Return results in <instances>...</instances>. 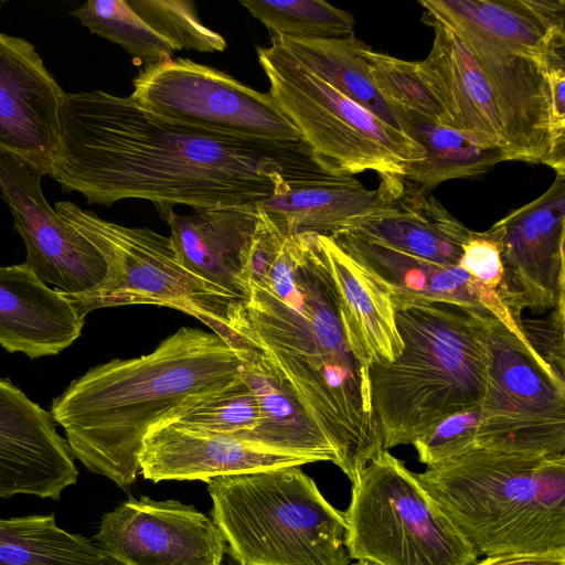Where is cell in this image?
<instances>
[{"label":"cell","instance_id":"cell-40","mask_svg":"<svg viewBox=\"0 0 565 565\" xmlns=\"http://www.w3.org/2000/svg\"><path fill=\"white\" fill-rule=\"evenodd\" d=\"M350 565H382L373 559H369V558H359L356 559L355 563L353 564H350Z\"/></svg>","mask_w":565,"mask_h":565},{"label":"cell","instance_id":"cell-25","mask_svg":"<svg viewBox=\"0 0 565 565\" xmlns=\"http://www.w3.org/2000/svg\"><path fill=\"white\" fill-rule=\"evenodd\" d=\"M390 201L386 180L381 179L377 189L369 190L349 175L338 181L301 183L254 206L286 236H333L383 212Z\"/></svg>","mask_w":565,"mask_h":565},{"label":"cell","instance_id":"cell-35","mask_svg":"<svg viewBox=\"0 0 565 565\" xmlns=\"http://www.w3.org/2000/svg\"><path fill=\"white\" fill-rule=\"evenodd\" d=\"M480 417L477 405L437 422L413 443L418 460L435 466L477 449Z\"/></svg>","mask_w":565,"mask_h":565},{"label":"cell","instance_id":"cell-29","mask_svg":"<svg viewBox=\"0 0 565 565\" xmlns=\"http://www.w3.org/2000/svg\"><path fill=\"white\" fill-rule=\"evenodd\" d=\"M0 565H120L93 540L67 532L54 514L0 518Z\"/></svg>","mask_w":565,"mask_h":565},{"label":"cell","instance_id":"cell-12","mask_svg":"<svg viewBox=\"0 0 565 565\" xmlns=\"http://www.w3.org/2000/svg\"><path fill=\"white\" fill-rule=\"evenodd\" d=\"M487 233L500 252L502 298L518 319L525 309L544 313L565 305V174Z\"/></svg>","mask_w":565,"mask_h":565},{"label":"cell","instance_id":"cell-5","mask_svg":"<svg viewBox=\"0 0 565 565\" xmlns=\"http://www.w3.org/2000/svg\"><path fill=\"white\" fill-rule=\"evenodd\" d=\"M415 477L479 555L565 550V454L477 448Z\"/></svg>","mask_w":565,"mask_h":565},{"label":"cell","instance_id":"cell-11","mask_svg":"<svg viewBox=\"0 0 565 565\" xmlns=\"http://www.w3.org/2000/svg\"><path fill=\"white\" fill-rule=\"evenodd\" d=\"M489 348L477 448L539 456L565 454V388L502 324L490 328Z\"/></svg>","mask_w":565,"mask_h":565},{"label":"cell","instance_id":"cell-6","mask_svg":"<svg viewBox=\"0 0 565 565\" xmlns=\"http://www.w3.org/2000/svg\"><path fill=\"white\" fill-rule=\"evenodd\" d=\"M207 491L237 565H350L344 512L300 466L214 478Z\"/></svg>","mask_w":565,"mask_h":565},{"label":"cell","instance_id":"cell-4","mask_svg":"<svg viewBox=\"0 0 565 565\" xmlns=\"http://www.w3.org/2000/svg\"><path fill=\"white\" fill-rule=\"evenodd\" d=\"M401 355L369 369L384 450L413 443L443 418L480 405L490 366V324L449 302L395 307Z\"/></svg>","mask_w":565,"mask_h":565},{"label":"cell","instance_id":"cell-1","mask_svg":"<svg viewBox=\"0 0 565 565\" xmlns=\"http://www.w3.org/2000/svg\"><path fill=\"white\" fill-rule=\"evenodd\" d=\"M302 142L220 136L164 119L131 96L65 93L54 180L90 204L138 199L164 216L248 206L301 183L338 181Z\"/></svg>","mask_w":565,"mask_h":565},{"label":"cell","instance_id":"cell-14","mask_svg":"<svg viewBox=\"0 0 565 565\" xmlns=\"http://www.w3.org/2000/svg\"><path fill=\"white\" fill-rule=\"evenodd\" d=\"M93 541L120 565H221L225 540L193 505L149 497L103 515Z\"/></svg>","mask_w":565,"mask_h":565},{"label":"cell","instance_id":"cell-38","mask_svg":"<svg viewBox=\"0 0 565 565\" xmlns=\"http://www.w3.org/2000/svg\"><path fill=\"white\" fill-rule=\"evenodd\" d=\"M458 266L482 285L501 295L503 269L500 252L487 231L472 232L462 246Z\"/></svg>","mask_w":565,"mask_h":565},{"label":"cell","instance_id":"cell-19","mask_svg":"<svg viewBox=\"0 0 565 565\" xmlns=\"http://www.w3.org/2000/svg\"><path fill=\"white\" fill-rule=\"evenodd\" d=\"M419 4L426 22L477 35L540 64L565 46L564 0H423Z\"/></svg>","mask_w":565,"mask_h":565},{"label":"cell","instance_id":"cell-3","mask_svg":"<svg viewBox=\"0 0 565 565\" xmlns=\"http://www.w3.org/2000/svg\"><path fill=\"white\" fill-rule=\"evenodd\" d=\"M241 351L214 332L181 327L148 354L114 359L74 380L51 405L74 459L127 489L149 429L190 398L242 374Z\"/></svg>","mask_w":565,"mask_h":565},{"label":"cell","instance_id":"cell-31","mask_svg":"<svg viewBox=\"0 0 565 565\" xmlns=\"http://www.w3.org/2000/svg\"><path fill=\"white\" fill-rule=\"evenodd\" d=\"M92 33L120 45L146 66L171 60L172 46L126 0H89L71 11Z\"/></svg>","mask_w":565,"mask_h":565},{"label":"cell","instance_id":"cell-23","mask_svg":"<svg viewBox=\"0 0 565 565\" xmlns=\"http://www.w3.org/2000/svg\"><path fill=\"white\" fill-rule=\"evenodd\" d=\"M85 318L24 263L0 266V345L30 359L56 355L82 334Z\"/></svg>","mask_w":565,"mask_h":565},{"label":"cell","instance_id":"cell-20","mask_svg":"<svg viewBox=\"0 0 565 565\" xmlns=\"http://www.w3.org/2000/svg\"><path fill=\"white\" fill-rule=\"evenodd\" d=\"M185 268L236 297H247L246 264L258 222L254 205L170 211L162 216Z\"/></svg>","mask_w":565,"mask_h":565},{"label":"cell","instance_id":"cell-18","mask_svg":"<svg viewBox=\"0 0 565 565\" xmlns=\"http://www.w3.org/2000/svg\"><path fill=\"white\" fill-rule=\"evenodd\" d=\"M312 463L308 458L262 449L241 438L159 423L146 434L140 475L153 482L201 480Z\"/></svg>","mask_w":565,"mask_h":565},{"label":"cell","instance_id":"cell-26","mask_svg":"<svg viewBox=\"0 0 565 565\" xmlns=\"http://www.w3.org/2000/svg\"><path fill=\"white\" fill-rule=\"evenodd\" d=\"M427 23L435 31L433 46L417 64L449 126L504 148L499 111L476 60L456 32L436 21Z\"/></svg>","mask_w":565,"mask_h":565},{"label":"cell","instance_id":"cell-33","mask_svg":"<svg viewBox=\"0 0 565 565\" xmlns=\"http://www.w3.org/2000/svg\"><path fill=\"white\" fill-rule=\"evenodd\" d=\"M363 55L376 89L388 103L399 110L449 126L446 111L423 78L417 62L374 52L369 46Z\"/></svg>","mask_w":565,"mask_h":565},{"label":"cell","instance_id":"cell-21","mask_svg":"<svg viewBox=\"0 0 565 565\" xmlns=\"http://www.w3.org/2000/svg\"><path fill=\"white\" fill-rule=\"evenodd\" d=\"M385 179L391 186L388 206L343 233L427 262L458 265L462 246L473 231L451 215L431 192L408 183L404 177Z\"/></svg>","mask_w":565,"mask_h":565},{"label":"cell","instance_id":"cell-36","mask_svg":"<svg viewBox=\"0 0 565 565\" xmlns=\"http://www.w3.org/2000/svg\"><path fill=\"white\" fill-rule=\"evenodd\" d=\"M550 95L551 151L546 166L565 174V46L550 53L541 63Z\"/></svg>","mask_w":565,"mask_h":565},{"label":"cell","instance_id":"cell-27","mask_svg":"<svg viewBox=\"0 0 565 565\" xmlns=\"http://www.w3.org/2000/svg\"><path fill=\"white\" fill-rule=\"evenodd\" d=\"M406 135L424 151L406 166L404 180L431 192L441 182L472 178L510 161L505 149L490 140L403 110Z\"/></svg>","mask_w":565,"mask_h":565},{"label":"cell","instance_id":"cell-10","mask_svg":"<svg viewBox=\"0 0 565 565\" xmlns=\"http://www.w3.org/2000/svg\"><path fill=\"white\" fill-rule=\"evenodd\" d=\"M131 97L168 120L220 136L271 142L301 141L297 128L268 93L189 58L146 66Z\"/></svg>","mask_w":565,"mask_h":565},{"label":"cell","instance_id":"cell-30","mask_svg":"<svg viewBox=\"0 0 565 565\" xmlns=\"http://www.w3.org/2000/svg\"><path fill=\"white\" fill-rule=\"evenodd\" d=\"M270 32V38L333 39L354 33V18L322 0H241Z\"/></svg>","mask_w":565,"mask_h":565},{"label":"cell","instance_id":"cell-15","mask_svg":"<svg viewBox=\"0 0 565 565\" xmlns=\"http://www.w3.org/2000/svg\"><path fill=\"white\" fill-rule=\"evenodd\" d=\"M65 92L25 39L0 32V148L54 178Z\"/></svg>","mask_w":565,"mask_h":565},{"label":"cell","instance_id":"cell-16","mask_svg":"<svg viewBox=\"0 0 565 565\" xmlns=\"http://www.w3.org/2000/svg\"><path fill=\"white\" fill-rule=\"evenodd\" d=\"M330 237L386 291L394 308L426 302L459 305L490 324L507 328L546 373L557 380L532 350L524 337L522 320L512 313L501 295L479 282L460 266L427 262L348 233Z\"/></svg>","mask_w":565,"mask_h":565},{"label":"cell","instance_id":"cell-17","mask_svg":"<svg viewBox=\"0 0 565 565\" xmlns=\"http://www.w3.org/2000/svg\"><path fill=\"white\" fill-rule=\"evenodd\" d=\"M78 470L50 412L0 377V498L60 500Z\"/></svg>","mask_w":565,"mask_h":565},{"label":"cell","instance_id":"cell-34","mask_svg":"<svg viewBox=\"0 0 565 565\" xmlns=\"http://www.w3.org/2000/svg\"><path fill=\"white\" fill-rule=\"evenodd\" d=\"M129 7L174 51L223 52L227 44L217 32L205 26L186 0H126Z\"/></svg>","mask_w":565,"mask_h":565},{"label":"cell","instance_id":"cell-24","mask_svg":"<svg viewBox=\"0 0 565 565\" xmlns=\"http://www.w3.org/2000/svg\"><path fill=\"white\" fill-rule=\"evenodd\" d=\"M238 350L243 359L242 379L253 391L259 409L257 426L241 439L268 451L337 466L332 443L280 371L242 340Z\"/></svg>","mask_w":565,"mask_h":565},{"label":"cell","instance_id":"cell-13","mask_svg":"<svg viewBox=\"0 0 565 565\" xmlns=\"http://www.w3.org/2000/svg\"><path fill=\"white\" fill-rule=\"evenodd\" d=\"M41 178L26 161L0 148V190L26 248L24 264L62 294L90 290L104 279L106 263L94 245L50 206Z\"/></svg>","mask_w":565,"mask_h":565},{"label":"cell","instance_id":"cell-2","mask_svg":"<svg viewBox=\"0 0 565 565\" xmlns=\"http://www.w3.org/2000/svg\"><path fill=\"white\" fill-rule=\"evenodd\" d=\"M295 287L280 300L249 284L227 310V328L259 350L291 384L332 443L350 479L383 449L369 371L350 351L316 234L291 235Z\"/></svg>","mask_w":565,"mask_h":565},{"label":"cell","instance_id":"cell-9","mask_svg":"<svg viewBox=\"0 0 565 565\" xmlns=\"http://www.w3.org/2000/svg\"><path fill=\"white\" fill-rule=\"evenodd\" d=\"M349 557L382 565H472L479 554L405 463L382 450L352 482Z\"/></svg>","mask_w":565,"mask_h":565},{"label":"cell","instance_id":"cell-8","mask_svg":"<svg viewBox=\"0 0 565 565\" xmlns=\"http://www.w3.org/2000/svg\"><path fill=\"white\" fill-rule=\"evenodd\" d=\"M257 55L268 94L328 170L404 177L406 166L423 157L416 141L311 73L281 46L257 47Z\"/></svg>","mask_w":565,"mask_h":565},{"label":"cell","instance_id":"cell-28","mask_svg":"<svg viewBox=\"0 0 565 565\" xmlns=\"http://www.w3.org/2000/svg\"><path fill=\"white\" fill-rule=\"evenodd\" d=\"M270 40L344 96L390 127L406 135L403 110L388 103L376 89L363 55L367 45L354 33L333 39L270 38Z\"/></svg>","mask_w":565,"mask_h":565},{"label":"cell","instance_id":"cell-37","mask_svg":"<svg viewBox=\"0 0 565 565\" xmlns=\"http://www.w3.org/2000/svg\"><path fill=\"white\" fill-rule=\"evenodd\" d=\"M543 319H523L524 337L532 350L562 382L564 379V306L548 311Z\"/></svg>","mask_w":565,"mask_h":565},{"label":"cell","instance_id":"cell-39","mask_svg":"<svg viewBox=\"0 0 565 565\" xmlns=\"http://www.w3.org/2000/svg\"><path fill=\"white\" fill-rule=\"evenodd\" d=\"M472 565H565V550L491 555Z\"/></svg>","mask_w":565,"mask_h":565},{"label":"cell","instance_id":"cell-7","mask_svg":"<svg viewBox=\"0 0 565 565\" xmlns=\"http://www.w3.org/2000/svg\"><path fill=\"white\" fill-rule=\"evenodd\" d=\"M55 211L106 263L97 286L78 295L63 294L82 317L109 307H169L199 319L232 347L238 344L227 328V310L241 298L185 268L169 236L106 221L70 201L56 202Z\"/></svg>","mask_w":565,"mask_h":565},{"label":"cell","instance_id":"cell-22","mask_svg":"<svg viewBox=\"0 0 565 565\" xmlns=\"http://www.w3.org/2000/svg\"><path fill=\"white\" fill-rule=\"evenodd\" d=\"M316 239L350 351L367 371L375 363L393 362L403 342L388 295L330 236L316 234Z\"/></svg>","mask_w":565,"mask_h":565},{"label":"cell","instance_id":"cell-32","mask_svg":"<svg viewBox=\"0 0 565 565\" xmlns=\"http://www.w3.org/2000/svg\"><path fill=\"white\" fill-rule=\"evenodd\" d=\"M258 419L257 399L241 374L223 390L190 398L160 423L242 438L257 426Z\"/></svg>","mask_w":565,"mask_h":565}]
</instances>
